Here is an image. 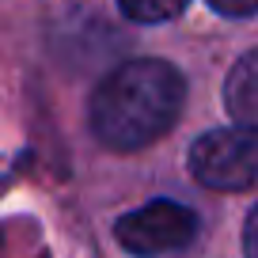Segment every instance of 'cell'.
Masks as SVG:
<instances>
[{
  "instance_id": "6da1fadb",
  "label": "cell",
  "mask_w": 258,
  "mask_h": 258,
  "mask_svg": "<svg viewBox=\"0 0 258 258\" xmlns=\"http://www.w3.org/2000/svg\"><path fill=\"white\" fill-rule=\"evenodd\" d=\"M182 73L156 57L118 64L91 95V133L114 152H137L178 121Z\"/></svg>"
},
{
  "instance_id": "7a4b0ae2",
  "label": "cell",
  "mask_w": 258,
  "mask_h": 258,
  "mask_svg": "<svg viewBox=\"0 0 258 258\" xmlns=\"http://www.w3.org/2000/svg\"><path fill=\"white\" fill-rule=\"evenodd\" d=\"M190 171L209 190H254L258 186V129H213L190 148Z\"/></svg>"
},
{
  "instance_id": "3957f363",
  "label": "cell",
  "mask_w": 258,
  "mask_h": 258,
  "mask_svg": "<svg viewBox=\"0 0 258 258\" xmlns=\"http://www.w3.org/2000/svg\"><path fill=\"white\" fill-rule=\"evenodd\" d=\"M114 235L129 254L156 258V254L190 247L194 235H198V217L178 202H148L145 209L125 213L114 224Z\"/></svg>"
},
{
  "instance_id": "277c9868",
  "label": "cell",
  "mask_w": 258,
  "mask_h": 258,
  "mask_svg": "<svg viewBox=\"0 0 258 258\" xmlns=\"http://www.w3.org/2000/svg\"><path fill=\"white\" fill-rule=\"evenodd\" d=\"M224 103H228V114L239 125L258 129V49L243 53L232 64L228 84H224Z\"/></svg>"
},
{
  "instance_id": "5b68a950",
  "label": "cell",
  "mask_w": 258,
  "mask_h": 258,
  "mask_svg": "<svg viewBox=\"0 0 258 258\" xmlns=\"http://www.w3.org/2000/svg\"><path fill=\"white\" fill-rule=\"evenodd\" d=\"M118 4L133 23H163V19H175L190 0H118Z\"/></svg>"
},
{
  "instance_id": "8992f818",
  "label": "cell",
  "mask_w": 258,
  "mask_h": 258,
  "mask_svg": "<svg viewBox=\"0 0 258 258\" xmlns=\"http://www.w3.org/2000/svg\"><path fill=\"white\" fill-rule=\"evenodd\" d=\"M220 16H250L258 12V0H209Z\"/></svg>"
},
{
  "instance_id": "52a82bcc",
  "label": "cell",
  "mask_w": 258,
  "mask_h": 258,
  "mask_svg": "<svg viewBox=\"0 0 258 258\" xmlns=\"http://www.w3.org/2000/svg\"><path fill=\"white\" fill-rule=\"evenodd\" d=\"M243 254H247V258H258V205L250 209L247 228H243Z\"/></svg>"
}]
</instances>
